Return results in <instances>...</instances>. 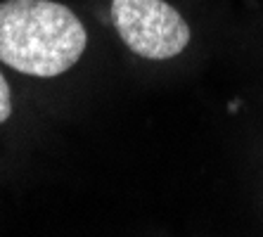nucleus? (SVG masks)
Returning <instances> with one entry per match:
<instances>
[{
  "mask_svg": "<svg viewBox=\"0 0 263 237\" xmlns=\"http://www.w3.org/2000/svg\"><path fill=\"white\" fill-rule=\"evenodd\" d=\"M10 114H12V93H10L5 76L0 74V123H5Z\"/></svg>",
  "mask_w": 263,
  "mask_h": 237,
  "instance_id": "3",
  "label": "nucleus"
},
{
  "mask_svg": "<svg viewBox=\"0 0 263 237\" xmlns=\"http://www.w3.org/2000/svg\"><path fill=\"white\" fill-rule=\"evenodd\" d=\"M111 19L126 48L145 60H171L190 43L187 22L166 0H111Z\"/></svg>",
  "mask_w": 263,
  "mask_h": 237,
  "instance_id": "2",
  "label": "nucleus"
},
{
  "mask_svg": "<svg viewBox=\"0 0 263 237\" xmlns=\"http://www.w3.org/2000/svg\"><path fill=\"white\" fill-rule=\"evenodd\" d=\"M86 26L55 0L0 3V62L19 74L55 79L83 57Z\"/></svg>",
  "mask_w": 263,
  "mask_h": 237,
  "instance_id": "1",
  "label": "nucleus"
}]
</instances>
